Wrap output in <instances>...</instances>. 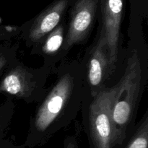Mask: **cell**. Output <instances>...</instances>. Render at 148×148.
<instances>
[{
  "mask_svg": "<svg viewBox=\"0 0 148 148\" xmlns=\"http://www.w3.org/2000/svg\"><path fill=\"white\" fill-rule=\"evenodd\" d=\"M142 83V67L140 56L134 52L127 61L125 72L118 82L112 117L116 132L118 145H122L127 131L132 121L140 98Z\"/></svg>",
  "mask_w": 148,
  "mask_h": 148,
  "instance_id": "obj_1",
  "label": "cell"
},
{
  "mask_svg": "<svg viewBox=\"0 0 148 148\" xmlns=\"http://www.w3.org/2000/svg\"><path fill=\"white\" fill-rule=\"evenodd\" d=\"M124 2V0H101V32L106 44L111 70L114 69L118 57Z\"/></svg>",
  "mask_w": 148,
  "mask_h": 148,
  "instance_id": "obj_4",
  "label": "cell"
},
{
  "mask_svg": "<svg viewBox=\"0 0 148 148\" xmlns=\"http://www.w3.org/2000/svg\"><path fill=\"white\" fill-rule=\"evenodd\" d=\"M45 38H46L42 45V51L47 55L56 53L62 48L64 41V28L63 25H59Z\"/></svg>",
  "mask_w": 148,
  "mask_h": 148,
  "instance_id": "obj_9",
  "label": "cell"
},
{
  "mask_svg": "<svg viewBox=\"0 0 148 148\" xmlns=\"http://www.w3.org/2000/svg\"><path fill=\"white\" fill-rule=\"evenodd\" d=\"M76 76L73 70H68L61 75L39 106L33 121V132L38 137L34 143L38 145L44 138L45 134L50 132V127L57 121L69 103L76 88Z\"/></svg>",
  "mask_w": 148,
  "mask_h": 148,
  "instance_id": "obj_2",
  "label": "cell"
},
{
  "mask_svg": "<svg viewBox=\"0 0 148 148\" xmlns=\"http://www.w3.org/2000/svg\"><path fill=\"white\" fill-rule=\"evenodd\" d=\"M7 64V59L4 55L0 54V72Z\"/></svg>",
  "mask_w": 148,
  "mask_h": 148,
  "instance_id": "obj_12",
  "label": "cell"
},
{
  "mask_svg": "<svg viewBox=\"0 0 148 148\" xmlns=\"http://www.w3.org/2000/svg\"><path fill=\"white\" fill-rule=\"evenodd\" d=\"M110 69L108 51L105 38L101 31L98 41L91 51L88 64V81L90 86L92 97L102 90L107 73Z\"/></svg>",
  "mask_w": 148,
  "mask_h": 148,
  "instance_id": "obj_6",
  "label": "cell"
},
{
  "mask_svg": "<svg viewBox=\"0 0 148 148\" xmlns=\"http://www.w3.org/2000/svg\"><path fill=\"white\" fill-rule=\"evenodd\" d=\"M36 86L33 74L22 65H17L3 77L0 91L17 98H27L31 96Z\"/></svg>",
  "mask_w": 148,
  "mask_h": 148,
  "instance_id": "obj_8",
  "label": "cell"
},
{
  "mask_svg": "<svg viewBox=\"0 0 148 148\" xmlns=\"http://www.w3.org/2000/svg\"><path fill=\"white\" fill-rule=\"evenodd\" d=\"M68 4L69 0H56L43 10L29 28L28 40L32 43L40 42L54 30L59 25Z\"/></svg>",
  "mask_w": 148,
  "mask_h": 148,
  "instance_id": "obj_7",
  "label": "cell"
},
{
  "mask_svg": "<svg viewBox=\"0 0 148 148\" xmlns=\"http://www.w3.org/2000/svg\"><path fill=\"white\" fill-rule=\"evenodd\" d=\"M64 148H79L74 137H68L65 140Z\"/></svg>",
  "mask_w": 148,
  "mask_h": 148,
  "instance_id": "obj_11",
  "label": "cell"
},
{
  "mask_svg": "<svg viewBox=\"0 0 148 148\" xmlns=\"http://www.w3.org/2000/svg\"><path fill=\"white\" fill-rule=\"evenodd\" d=\"M119 84L103 88L93 97L90 106L89 123L94 148H115L118 145L112 112Z\"/></svg>",
  "mask_w": 148,
  "mask_h": 148,
  "instance_id": "obj_3",
  "label": "cell"
},
{
  "mask_svg": "<svg viewBox=\"0 0 148 148\" xmlns=\"http://www.w3.org/2000/svg\"><path fill=\"white\" fill-rule=\"evenodd\" d=\"M137 132L124 148H147L148 147V119L146 114Z\"/></svg>",
  "mask_w": 148,
  "mask_h": 148,
  "instance_id": "obj_10",
  "label": "cell"
},
{
  "mask_svg": "<svg viewBox=\"0 0 148 148\" xmlns=\"http://www.w3.org/2000/svg\"><path fill=\"white\" fill-rule=\"evenodd\" d=\"M99 0H77L71 11L64 49L81 43L88 36L93 25Z\"/></svg>",
  "mask_w": 148,
  "mask_h": 148,
  "instance_id": "obj_5",
  "label": "cell"
}]
</instances>
